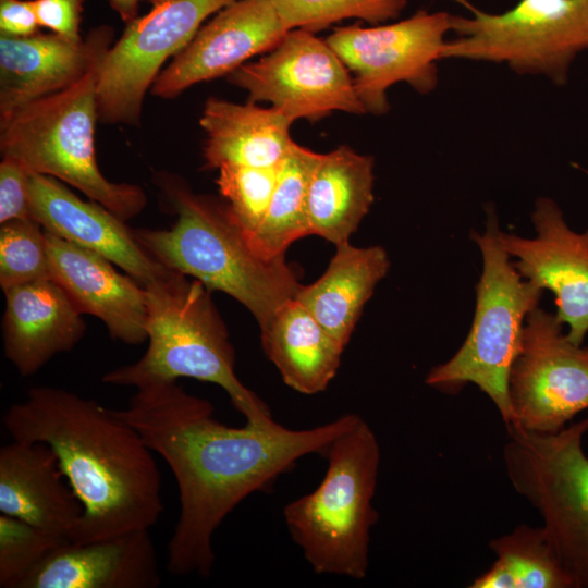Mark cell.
I'll return each mask as SVG.
<instances>
[{"instance_id": "18", "label": "cell", "mask_w": 588, "mask_h": 588, "mask_svg": "<svg viewBox=\"0 0 588 588\" xmlns=\"http://www.w3.org/2000/svg\"><path fill=\"white\" fill-rule=\"evenodd\" d=\"M51 279L83 315L98 318L113 340L137 345L147 341L144 285L102 255L46 231Z\"/></svg>"}, {"instance_id": "20", "label": "cell", "mask_w": 588, "mask_h": 588, "mask_svg": "<svg viewBox=\"0 0 588 588\" xmlns=\"http://www.w3.org/2000/svg\"><path fill=\"white\" fill-rule=\"evenodd\" d=\"M0 513L70 541L83 506L42 442H12L0 449Z\"/></svg>"}, {"instance_id": "22", "label": "cell", "mask_w": 588, "mask_h": 588, "mask_svg": "<svg viewBox=\"0 0 588 588\" xmlns=\"http://www.w3.org/2000/svg\"><path fill=\"white\" fill-rule=\"evenodd\" d=\"M294 121L280 110L255 102L235 103L209 98L199 124L206 134V169L223 164L272 167L287 156L294 142L290 127Z\"/></svg>"}, {"instance_id": "3", "label": "cell", "mask_w": 588, "mask_h": 588, "mask_svg": "<svg viewBox=\"0 0 588 588\" xmlns=\"http://www.w3.org/2000/svg\"><path fill=\"white\" fill-rule=\"evenodd\" d=\"M154 183L163 206L175 216L170 229H137L144 250L163 267L221 291L254 316L259 329L295 298L302 284L284 257L255 252L224 201L196 194L177 174L160 171Z\"/></svg>"}, {"instance_id": "16", "label": "cell", "mask_w": 588, "mask_h": 588, "mask_svg": "<svg viewBox=\"0 0 588 588\" xmlns=\"http://www.w3.org/2000/svg\"><path fill=\"white\" fill-rule=\"evenodd\" d=\"M113 37L107 25L90 29L78 42L53 33L0 35V123L81 81L102 62Z\"/></svg>"}, {"instance_id": "13", "label": "cell", "mask_w": 588, "mask_h": 588, "mask_svg": "<svg viewBox=\"0 0 588 588\" xmlns=\"http://www.w3.org/2000/svg\"><path fill=\"white\" fill-rule=\"evenodd\" d=\"M348 72L327 40L295 28L266 56L230 73L228 81L244 89L250 102L267 101L293 121H317L333 111L366 113Z\"/></svg>"}, {"instance_id": "33", "label": "cell", "mask_w": 588, "mask_h": 588, "mask_svg": "<svg viewBox=\"0 0 588 588\" xmlns=\"http://www.w3.org/2000/svg\"><path fill=\"white\" fill-rule=\"evenodd\" d=\"M40 27L72 41L83 39L79 34L84 0H33Z\"/></svg>"}, {"instance_id": "29", "label": "cell", "mask_w": 588, "mask_h": 588, "mask_svg": "<svg viewBox=\"0 0 588 588\" xmlns=\"http://www.w3.org/2000/svg\"><path fill=\"white\" fill-rule=\"evenodd\" d=\"M51 279L46 230L34 219L0 225V287ZM52 280V279H51Z\"/></svg>"}, {"instance_id": "8", "label": "cell", "mask_w": 588, "mask_h": 588, "mask_svg": "<svg viewBox=\"0 0 588 588\" xmlns=\"http://www.w3.org/2000/svg\"><path fill=\"white\" fill-rule=\"evenodd\" d=\"M505 471L543 519V531L573 588H588V416L555 432L506 428Z\"/></svg>"}, {"instance_id": "7", "label": "cell", "mask_w": 588, "mask_h": 588, "mask_svg": "<svg viewBox=\"0 0 588 588\" xmlns=\"http://www.w3.org/2000/svg\"><path fill=\"white\" fill-rule=\"evenodd\" d=\"M500 234L497 216L490 209L485 231L471 234L482 255V273L476 286L470 330L458 351L434 366L425 381L446 393L474 383L494 403L507 427L510 370L519 350L526 318L538 307L543 290L518 273Z\"/></svg>"}, {"instance_id": "12", "label": "cell", "mask_w": 588, "mask_h": 588, "mask_svg": "<svg viewBox=\"0 0 588 588\" xmlns=\"http://www.w3.org/2000/svg\"><path fill=\"white\" fill-rule=\"evenodd\" d=\"M563 326L539 307L527 316L510 370L506 428L555 432L588 409V346L572 342Z\"/></svg>"}, {"instance_id": "2", "label": "cell", "mask_w": 588, "mask_h": 588, "mask_svg": "<svg viewBox=\"0 0 588 588\" xmlns=\"http://www.w3.org/2000/svg\"><path fill=\"white\" fill-rule=\"evenodd\" d=\"M2 421L12 439L42 442L56 453L83 506L71 542L150 529L162 515L154 452L115 409L65 389L35 387Z\"/></svg>"}, {"instance_id": "6", "label": "cell", "mask_w": 588, "mask_h": 588, "mask_svg": "<svg viewBox=\"0 0 588 588\" xmlns=\"http://www.w3.org/2000/svg\"><path fill=\"white\" fill-rule=\"evenodd\" d=\"M100 64L69 88L27 105L0 123V152L32 174L48 175L78 189L127 221L145 209L147 196L139 185L108 180L98 167L95 127Z\"/></svg>"}, {"instance_id": "32", "label": "cell", "mask_w": 588, "mask_h": 588, "mask_svg": "<svg viewBox=\"0 0 588 588\" xmlns=\"http://www.w3.org/2000/svg\"><path fill=\"white\" fill-rule=\"evenodd\" d=\"M30 172L16 160L2 157L0 162V224L30 218Z\"/></svg>"}, {"instance_id": "5", "label": "cell", "mask_w": 588, "mask_h": 588, "mask_svg": "<svg viewBox=\"0 0 588 588\" xmlns=\"http://www.w3.org/2000/svg\"><path fill=\"white\" fill-rule=\"evenodd\" d=\"M324 456L328 466L316 489L284 506L285 525L316 574L364 579L370 531L379 516L372 500L380 446L359 417L332 441Z\"/></svg>"}, {"instance_id": "24", "label": "cell", "mask_w": 588, "mask_h": 588, "mask_svg": "<svg viewBox=\"0 0 588 588\" xmlns=\"http://www.w3.org/2000/svg\"><path fill=\"white\" fill-rule=\"evenodd\" d=\"M262 348L291 389L320 393L335 377L343 347L296 299L284 303L260 329Z\"/></svg>"}, {"instance_id": "26", "label": "cell", "mask_w": 588, "mask_h": 588, "mask_svg": "<svg viewBox=\"0 0 588 588\" xmlns=\"http://www.w3.org/2000/svg\"><path fill=\"white\" fill-rule=\"evenodd\" d=\"M319 157L294 142L283 160L267 212L258 228L246 235L261 257L282 258L293 242L310 234L308 189Z\"/></svg>"}, {"instance_id": "1", "label": "cell", "mask_w": 588, "mask_h": 588, "mask_svg": "<svg viewBox=\"0 0 588 588\" xmlns=\"http://www.w3.org/2000/svg\"><path fill=\"white\" fill-rule=\"evenodd\" d=\"M115 412L170 467L180 514L168 544L167 569L174 576L211 574L212 538L224 518L249 494L267 491L309 454L324 455L332 441L360 416L345 414L310 429L232 427L215 417L212 404L177 381L136 389Z\"/></svg>"}, {"instance_id": "11", "label": "cell", "mask_w": 588, "mask_h": 588, "mask_svg": "<svg viewBox=\"0 0 588 588\" xmlns=\"http://www.w3.org/2000/svg\"><path fill=\"white\" fill-rule=\"evenodd\" d=\"M452 14L417 11L412 16L371 27L336 28L326 40L348 71L366 112L381 115L390 106L388 89L407 83L428 94L438 84L437 62L442 59Z\"/></svg>"}, {"instance_id": "15", "label": "cell", "mask_w": 588, "mask_h": 588, "mask_svg": "<svg viewBox=\"0 0 588 588\" xmlns=\"http://www.w3.org/2000/svg\"><path fill=\"white\" fill-rule=\"evenodd\" d=\"M531 221L535 237L501 231L502 246L524 279L554 295L556 317L580 345L588 333V229L573 231L549 197L537 199Z\"/></svg>"}, {"instance_id": "23", "label": "cell", "mask_w": 588, "mask_h": 588, "mask_svg": "<svg viewBox=\"0 0 588 588\" xmlns=\"http://www.w3.org/2000/svg\"><path fill=\"white\" fill-rule=\"evenodd\" d=\"M336 252L324 273L302 285L295 298L343 347L390 261L381 246L355 247L348 242Z\"/></svg>"}, {"instance_id": "10", "label": "cell", "mask_w": 588, "mask_h": 588, "mask_svg": "<svg viewBox=\"0 0 588 588\" xmlns=\"http://www.w3.org/2000/svg\"><path fill=\"white\" fill-rule=\"evenodd\" d=\"M150 10L126 24L98 72V119L103 124H140L145 96L164 68L204 22L235 0H149Z\"/></svg>"}, {"instance_id": "27", "label": "cell", "mask_w": 588, "mask_h": 588, "mask_svg": "<svg viewBox=\"0 0 588 588\" xmlns=\"http://www.w3.org/2000/svg\"><path fill=\"white\" fill-rule=\"evenodd\" d=\"M489 548L497 560L470 588H573L542 527L519 525Z\"/></svg>"}, {"instance_id": "17", "label": "cell", "mask_w": 588, "mask_h": 588, "mask_svg": "<svg viewBox=\"0 0 588 588\" xmlns=\"http://www.w3.org/2000/svg\"><path fill=\"white\" fill-rule=\"evenodd\" d=\"M29 215L46 231L102 255L142 285L168 270L144 250L126 221L54 177L30 174Z\"/></svg>"}, {"instance_id": "21", "label": "cell", "mask_w": 588, "mask_h": 588, "mask_svg": "<svg viewBox=\"0 0 588 588\" xmlns=\"http://www.w3.org/2000/svg\"><path fill=\"white\" fill-rule=\"evenodd\" d=\"M3 293V352L21 376L36 373L83 339V314L56 281L29 282Z\"/></svg>"}, {"instance_id": "30", "label": "cell", "mask_w": 588, "mask_h": 588, "mask_svg": "<svg viewBox=\"0 0 588 588\" xmlns=\"http://www.w3.org/2000/svg\"><path fill=\"white\" fill-rule=\"evenodd\" d=\"M282 162L272 167L223 164L218 169L219 192L246 235L258 228L267 212Z\"/></svg>"}, {"instance_id": "19", "label": "cell", "mask_w": 588, "mask_h": 588, "mask_svg": "<svg viewBox=\"0 0 588 588\" xmlns=\"http://www.w3.org/2000/svg\"><path fill=\"white\" fill-rule=\"evenodd\" d=\"M160 584L149 529H138L97 541L62 543L16 588H156Z\"/></svg>"}, {"instance_id": "35", "label": "cell", "mask_w": 588, "mask_h": 588, "mask_svg": "<svg viewBox=\"0 0 588 588\" xmlns=\"http://www.w3.org/2000/svg\"><path fill=\"white\" fill-rule=\"evenodd\" d=\"M142 1L144 0H107L109 5L126 24L138 16V7Z\"/></svg>"}, {"instance_id": "14", "label": "cell", "mask_w": 588, "mask_h": 588, "mask_svg": "<svg viewBox=\"0 0 588 588\" xmlns=\"http://www.w3.org/2000/svg\"><path fill=\"white\" fill-rule=\"evenodd\" d=\"M289 30L269 0H235L172 58L150 94L173 99L196 84L229 75L252 57L273 49Z\"/></svg>"}, {"instance_id": "4", "label": "cell", "mask_w": 588, "mask_h": 588, "mask_svg": "<svg viewBox=\"0 0 588 588\" xmlns=\"http://www.w3.org/2000/svg\"><path fill=\"white\" fill-rule=\"evenodd\" d=\"M144 287L147 350L136 362L106 372L101 381L138 389L193 378L222 388L247 424H272L268 405L235 373L234 347L211 291L171 269Z\"/></svg>"}, {"instance_id": "28", "label": "cell", "mask_w": 588, "mask_h": 588, "mask_svg": "<svg viewBox=\"0 0 588 588\" xmlns=\"http://www.w3.org/2000/svg\"><path fill=\"white\" fill-rule=\"evenodd\" d=\"M290 29L311 33L357 19L373 25L399 17L407 0H269Z\"/></svg>"}, {"instance_id": "9", "label": "cell", "mask_w": 588, "mask_h": 588, "mask_svg": "<svg viewBox=\"0 0 588 588\" xmlns=\"http://www.w3.org/2000/svg\"><path fill=\"white\" fill-rule=\"evenodd\" d=\"M471 10L452 15L455 38L442 59L504 63L563 85L576 57L588 50V0H518L501 13Z\"/></svg>"}, {"instance_id": "31", "label": "cell", "mask_w": 588, "mask_h": 588, "mask_svg": "<svg viewBox=\"0 0 588 588\" xmlns=\"http://www.w3.org/2000/svg\"><path fill=\"white\" fill-rule=\"evenodd\" d=\"M65 542L70 541L0 514V587L16 588L22 578Z\"/></svg>"}, {"instance_id": "25", "label": "cell", "mask_w": 588, "mask_h": 588, "mask_svg": "<svg viewBox=\"0 0 588 588\" xmlns=\"http://www.w3.org/2000/svg\"><path fill=\"white\" fill-rule=\"evenodd\" d=\"M373 201V159L347 146L320 154L308 189L310 234L338 245L350 236Z\"/></svg>"}, {"instance_id": "34", "label": "cell", "mask_w": 588, "mask_h": 588, "mask_svg": "<svg viewBox=\"0 0 588 588\" xmlns=\"http://www.w3.org/2000/svg\"><path fill=\"white\" fill-rule=\"evenodd\" d=\"M39 27L33 0H0V35L25 37Z\"/></svg>"}]
</instances>
